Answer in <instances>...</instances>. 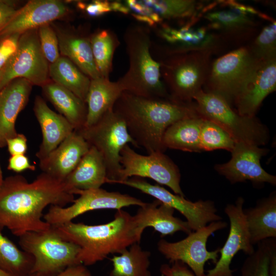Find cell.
Segmentation results:
<instances>
[{
    "mask_svg": "<svg viewBox=\"0 0 276 276\" xmlns=\"http://www.w3.org/2000/svg\"><path fill=\"white\" fill-rule=\"evenodd\" d=\"M203 118L195 116L179 120L169 127L163 136L167 149L187 152L201 151L200 134Z\"/></svg>",
    "mask_w": 276,
    "mask_h": 276,
    "instance_id": "obj_28",
    "label": "cell"
},
{
    "mask_svg": "<svg viewBox=\"0 0 276 276\" xmlns=\"http://www.w3.org/2000/svg\"><path fill=\"white\" fill-rule=\"evenodd\" d=\"M257 60L276 58V23L274 21L264 27L249 47Z\"/></svg>",
    "mask_w": 276,
    "mask_h": 276,
    "instance_id": "obj_37",
    "label": "cell"
},
{
    "mask_svg": "<svg viewBox=\"0 0 276 276\" xmlns=\"http://www.w3.org/2000/svg\"><path fill=\"white\" fill-rule=\"evenodd\" d=\"M92 53L101 77L109 79L112 71V60L120 42L115 33L110 29H99L90 36Z\"/></svg>",
    "mask_w": 276,
    "mask_h": 276,
    "instance_id": "obj_31",
    "label": "cell"
},
{
    "mask_svg": "<svg viewBox=\"0 0 276 276\" xmlns=\"http://www.w3.org/2000/svg\"><path fill=\"white\" fill-rule=\"evenodd\" d=\"M30 276H33V275H30Z\"/></svg>",
    "mask_w": 276,
    "mask_h": 276,
    "instance_id": "obj_52",
    "label": "cell"
},
{
    "mask_svg": "<svg viewBox=\"0 0 276 276\" xmlns=\"http://www.w3.org/2000/svg\"><path fill=\"white\" fill-rule=\"evenodd\" d=\"M2 70H0V79H1V77H2Z\"/></svg>",
    "mask_w": 276,
    "mask_h": 276,
    "instance_id": "obj_51",
    "label": "cell"
},
{
    "mask_svg": "<svg viewBox=\"0 0 276 276\" xmlns=\"http://www.w3.org/2000/svg\"><path fill=\"white\" fill-rule=\"evenodd\" d=\"M17 10L12 2L0 1V31L10 22Z\"/></svg>",
    "mask_w": 276,
    "mask_h": 276,
    "instance_id": "obj_43",
    "label": "cell"
},
{
    "mask_svg": "<svg viewBox=\"0 0 276 276\" xmlns=\"http://www.w3.org/2000/svg\"><path fill=\"white\" fill-rule=\"evenodd\" d=\"M77 132L102 156L107 170L106 183H112L118 179L122 169L120 152L122 148L129 144L138 148L124 121L113 109L106 112L93 125L84 127Z\"/></svg>",
    "mask_w": 276,
    "mask_h": 276,
    "instance_id": "obj_8",
    "label": "cell"
},
{
    "mask_svg": "<svg viewBox=\"0 0 276 276\" xmlns=\"http://www.w3.org/2000/svg\"><path fill=\"white\" fill-rule=\"evenodd\" d=\"M171 264H163L159 268L162 276H196L183 263L175 261Z\"/></svg>",
    "mask_w": 276,
    "mask_h": 276,
    "instance_id": "obj_40",
    "label": "cell"
},
{
    "mask_svg": "<svg viewBox=\"0 0 276 276\" xmlns=\"http://www.w3.org/2000/svg\"><path fill=\"white\" fill-rule=\"evenodd\" d=\"M113 110L124 121L138 148L150 154L164 152V134L171 125L187 118L198 116L194 105L168 98H146L123 91Z\"/></svg>",
    "mask_w": 276,
    "mask_h": 276,
    "instance_id": "obj_2",
    "label": "cell"
},
{
    "mask_svg": "<svg viewBox=\"0 0 276 276\" xmlns=\"http://www.w3.org/2000/svg\"><path fill=\"white\" fill-rule=\"evenodd\" d=\"M71 12L68 7L58 0H31L18 9L10 22L0 31V39L50 24Z\"/></svg>",
    "mask_w": 276,
    "mask_h": 276,
    "instance_id": "obj_18",
    "label": "cell"
},
{
    "mask_svg": "<svg viewBox=\"0 0 276 276\" xmlns=\"http://www.w3.org/2000/svg\"><path fill=\"white\" fill-rule=\"evenodd\" d=\"M107 180V170L103 157L94 147L90 146L63 182L74 195L78 190L100 188Z\"/></svg>",
    "mask_w": 276,
    "mask_h": 276,
    "instance_id": "obj_23",
    "label": "cell"
},
{
    "mask_svg": "<svg viewBox=\"0 0 276 276\" xmlns=\"http://www.w3.org/2000/svg\"><path fill=\"white\" fill-rule=\"evenodd\" d=\"M45 97L71 124L75 131L84 127L87 108L86 103L67 89L51 81L42 87Z\"/></svg>",
    "mask_w": 276,
    "mask_h": 276,
    "instance_id": "obj_26",
    "label": "cell"
},
{
    "mask_svg": "<svg viewBox=\"0 0 276 276\" xmlns=\"http://www.w3.org/2000/svg\"><path fill=\"white\" fill-rule=\"evenodd\" d=\"M60 56L72 61L90 79L101 77L93 57L90 36L75 31H56Z\"/></svg>",
    "mask_w": 276,
    "mask_h": 276,
    "instance_id": "obj_24",
    "label": "cell"
},
{
    "mask_svg": "<svg viewBox=\"0 0 276 276\" xmlns=\"http://www.w3.org/2000/svg\"><path fill=\"white\" fill-rule=\"evenodd\" d=\"M0 276H11V275L0 269Z\"/></svg>",
    "mask_w": 276,
    "mask_h": 276,
    "instance_id": "obj_50",
    "label": "cell"
},
{
    "mask_svg": "<svg viewBox=\"0 0 276 276\" xmlns=\"http://www.w3.org/2000/svg\"><path fill=\"white\" fill-rule=\"evenodd\" d=\"M6 146L11 155L25 154L27 151V137L22 133H17L7 140Z\"/></svg>",
    "mask_w": 276,
    "mask_h": 276,
    "instance_id": "obj_41",
    "label": "cell"
},
{
    "mask_svg": "<svg viewBox=\"0 0 276 276\" xmlns=\"http://www.w3.org/2000/svg\"><path fill=\"white\" fill-rule=\"evenodd\" d=\"M20 35L15 33L0 39V70L16 51Z\"/></svg>",
    "mask_w": 276,
    "mask_h": 276,
    "instance_id": "obj_39",
    "label": "cell"
},
{
    "mask_svg": "<svg viewBox=\"0 0 276 276\" xmlns=\"http://www.w3.org/2000/svg\"><path fill=\"white\" fill-rule=\"evenodd\" d=\"M227 223L221 221L212 222L192 231L185 239L170 242L164 239L157 243V249L170 263L180 261L185 264L196 276H205L204 266L209 260L215 264L219 259L220 248L209 251L206 243L214 232L226 228Z\"/></svg>",
    "mask_w": 276,
    "mask_h": 276,
    "instance_id": "obj_11",
    "label": "cell"
},
{
    "mask_svg": "<svg viewBox=\"0 0 276 276\" xmlns=\"http://www.w3.org/2000/svg\"><path fill=\"white\" fill-rule=\"evenodd\" d=\"M4 179L3 177V174H2V171L0 167V188L3 183Z\"/></svg>",
    "mask_w": 276,
    "mask_h": 276,
    "instance_id": "obj_49",
    "label": "cell"
},
{
    "mask_svg": "<svg viewBox=\"0 0 276 276\" xmlns=\"http://www.w3.org/2000/svg\"><path fill=\"white\" fill-rule=\"evenodd\" d=\"M257 249L247 255L240 270V276H269V262L271 252L276 247L275 238L258 243Z\"/></svg>",
    "mask_w": 276,
    "mask_h": 276,
    "instance_id": "obj_34",
    "label": "cell"
},
{
    "mask_svg": "<svg viewBox=\"0 0 276 276\" xmlns=\"http://www.w3.org/2000/svg\"><path fill=\"white\" fill-rule=\"evenodd\" d=\"M276 88V58L258 60L234 102L241 116L254 118L264 99Z\"/></svg>",
    "mask_w": 276,
    "mask_h": 276,
    "instance_id": "obj_17",
    "label": "cell"
},
{
    "mask_svg": "<svg viewBox=\"0 0 276 276\" xmlns=\"http://www.w3.org/2000/svg\"><path fill=\"white\" fill-rule=\"evenodd\" d=\"M8 169L16 172H20L29 169L34 171L36 167L30 163L25 154L11 155L9 159Z\"/></svg>",
    "mask_w": 276,
    "mask_h": 276,
    "instance_id": "obj_42",
    "label": "cell"
},
{
    "mask_svg": "<svg viewBox=\"0 0 276 276\" xmlns=\"http://www.w3.org/2000/svg\"><path fill=\"white\" fill-rule=\"evenodd\" d=\"M122 166L117 181L132 177L149 178L158 183L170 188L174 194L184 196L180 182L181 175L176 164L164 152L155 151L148 155H141L127 144L120 152Z\"/></svg>",
    "mask_w": 276,
    "mask_h": 276,
    "instance_id": "obj_10",
    "label": "cell"
},
{
    "mask_svg": "<svg viewBox=\"0 0 276 276\" xmlns=\"http://www.w3.org/2000/svg\"><path fill=\"white\" fill-rule=\"evenodd\" d=\"M235 141L225 130L213 122L203 118L200 134L201 151L224 149L231 152Z\"/></svg>",
    "mask_w": 276,
    "mask_h": 276,
    "instance_id": "obj_35",
    "label": "cell"
},
{
    "mask_svg": "<svg viewBox=\"0 0 276 276\" xmlns=\"http://www.w3.org/2000/svg\"><path fill=\"white\" fill-rule=\"evenodd\" d=\"M212 50L189 51L176 50L157 61L161 77L170 99L191 103L195 96L202 90L210 69Z\"/></svg>",
    "mask_w": 276,
    "mask_h": 276,
    "instance_id": "obj_5",
    "label": "cell"
},
{
    "mask_svg": "<svg viewBox=\"0 0 276 276\" xmlns=\"http://www.w3.org/2000/svg\"><path fill=\"white\" fill-rule=\"evenodd\" d=\"M247 11L254 12L253 9L238 6L235 9L209 12L204 17L212 22L213 27L227 33H236L254 26V22L247 14Z\"/></svg>",
    "mask_w": 276,
    "mask_h": 276,
    "instance_id": "obj_33",
    "label": "cell"
},
{
    "mask_svg": "<svg viewBox=\"0 0 276 276\" xmlns=\"http://www.w3.org/2000/svg\"><path fill=\"white\" fill-rule=\"evenodd\" d=\"M198 116L214 122L233 138L235 142H244L258 146L268 140L266 127L257 119L240 115L222 96L201 90L193 98Z\"/></svg>",
    "mask_w": 276,
    "mask_h": 276,
    "instance_id": "obj_6",
    "label": "cell"
},
{
    "mask_svg": "<svg viewBox=\"0 0 276 276\" xmlns=\"http://www.w3.org/2000/svg\"><path fill=\"white\" fill-rule=\"evenodd\" d=\"M90 145L74 131L47 157L39 160L42 172L63 181L87 153Z\"/></svg>",
    "mask_w": 276,
    "mask_h": 276,
    "instance_id": "obj_20",
    "label": "cell"
},
{
    "mask_svg": "<svg viewBox=\"0 0 276 276\" xmlns=\"http://www.w3.org/2000/svg\"><path fill=\"white\" fill-rule=\"evenodd\" d=\"M267 151L257 145L235 142L231 159L216 165L215 169L232 183L249 180L256 185L267 182L275 185L276 176L267 173L260 164V159Z\"/></svg>",
    "mask_w": 276,
    "mask_h": 276,
    "instance_id": "obj_16",
    "label": "cell"
},
{
    "mask_svg": "<svg viewBox=\"0 0 276 276\" xmlns=\"http://www.w3.org/2000/svg\"><path fill=\"white\" fill-rule=\"evenodd\" d=\"M33 110L42 133V142L36 153L40 160L47 157L74 129L62 115L52 110L40 96L35 97Z\"/></svg>",
    "mask_w": 276,
    "mask_h": 276,
    "instance_id": "obj_21",
    "label": "cell"
},
{
    "mask_svg": "<svg viewBox=\"0 0 276 276\" xmlns=\"http://www.w3.org/2000/svg\"><path fill=\"white\" fill-rule=\"evenodd\" d=\"M115 183L124 185L151 196L181 213L186 219L190 229L195 231L208 224L221 221L222 218L217 214V209L213 201L199 200L195 202L173 194L157 185H152L142 178L133 177Z\"/></svg>",
    "mask_w": 276,
    "mask_h": 276,
    "instance_id": "obj_14",
    "label": "cell"
},
{
    "mask_svg": "<svg viewBox=\"0 0 276 276\" xmlns=\"http://www.w3.org/2000/svg\"><path fill=\"white\" fill-rule=\"evenodd\" d=\"M141 1L157 13L162 19H176L190 17L195 13L197 9V3L192 0Z\"/></svg>",
    "mask_w": 276,
    "mask_h": 276,
    "instance_id": "obj_36",
    "label": "cell"
},
{
    "mask_svg": "<svg viewBox=\"0 0 276 276\" xmlns=\"http://www.w3.org/2000/svg\"><path fill=\"white\" fill-rule=\"evenodd\" d=\"M244 199L239 197L234 204H228L224 213L229 220V231L227 239L220 248V257L215 266L206 271L205 276H234L231 264L235 256L240 250L246 255L254 252L245 215Z\"/></svg>",
    "mask_w": 276,
    "mask_h": 276,
    "instance_id": "obj_15",
    "label": "cell"
},
{
    "mask_svg": "<svg viewBox=\"0 0 276 276\" xmlns=\"http://www.w3.org/2000/svg\"><path fill=\"white\" fill-rule=\"evenodd\" d=\"M33 257L19 249L0 232V269L11 276H30Z\"/></svg>",
    "mask_w": 276,
    "mask_h": 276,
    "instance_id": "obj_32",
    "label": "cell"
},
{
    "mask_svg": "<svg viewBox=\"0 0 276 276\" xmlns=\"http://www.w3.org/2000/svg\"><path fill=\"white\" fill-rule=\"evenodd\" d=\"M110 7L111 11H118L124 14H128L130 11L129 7L122 5V3L119 2L110 3Z\"/></svg>",
    "mask_w": 276,
    "mask_h": 276,
    "instance_id": "obj_47",
    "label": "cell"
},
{
    "mask_svg": "<svg viewBox=\"0 0 276 276\" xmlns=\"http://www.w3.org/2000/svg\"><path fill=\"white\" fill-rule=\"evenodd\" d=\"M51 276H92L87 266L80 264L68 267L61 272Z\"/></svg>",
    "mask_w": 276,
    "mask_h": 276,
    "instance_id": "obj_45",
    "label": "cell"
},
{
    "mask_svg": "<svg viewBox=\"0 0 276 276\" xmlns=\"http://www.w3.org/2000/svg\"><path fill=\"white\" fill-rule=\"evenodd\" d=\"M49 65L41 49L37 29L22 33L16 51L2 69L0 90L17 78L42 87L51 81Z\"/></svg>",
    "mask_w": 276,
    "mask_h": 276,
    "instance_id": "obj_9",
    "label": "cell"
},
{
    "mask_svg": "<svg viewBox=\"0 0 276 276\" xmlns=\"http://www.w3.org/2000/svg\"><path fill=\"white\" fill-rule=\"evenodd\" d=\"M174 209L155 199L139 206L134 216L140 228L144 231L152 227L162 236L171 235L177 232L189 234L192 231L187 221L174 216Z\"/></svg>",
    "mask_w": 276,
    "mask_h": 276,
    "instance_id": "obj_22",
    "label": "cell"
},
{
    "mask_svg": "<svg viewBox=\"0 0 276 276\" xmlns=\"http://www.w3.org/2000/svg\"><path fill=\"white\" fill-rule=\"evenodd\" d=\"M250 239L254 245L276 238V194L258 200L255 206L243 209Z\"/></svg>",
    "mask_w": 276,
    "mask_h": 276,
    "instance_id": "obj_25",
    "label": "cell"
},
{
    "mask_svg": "<svg viewBox=\"0 0 276 276\" xmlns=\"http://www.w3.org/2000/svg\"><path fill=\"white\" fill-rule=\"evenodd\" d=\"M74 200L63 181L45 173L31 182L21 175L9 176L0 188V232L7 228L19 237L46 230L51 225L42 219L45 208L64 207Z\"/></svg>",
    "mask_w": 276,
    "mask_h": 276,
    "instance_id": "obj_1",
    "label": "cell"
},
{
    "mask_svg": "<svg viewBox=\"0 0 276 276\" xmlns=\"http://www.w3.org/2000/svg\"><path fill=\"white\" fill-rule=\"evenodd\" d=\"M52 226L63 239L80 247L77 264L86 266L140 243L144 232L134 216L122 209L117 210L113 219L105 224L90 225L70 221Z\"/></svg>",
    "mask_w": 276,
    "mask_h": 276,
    "instance_id": "obj_3",
    "label": "cell"
},
{
    "mask_svg": "<svg viewBox=\"0 0 276 276\" xmlns=\"http://www.w3.org/2000/svg\"><path fill=\"white\" fill-rule=\"evenodd\" d=\"M123 39L129 67L117 81L123 91L146 98L170 99L162 80L159 63L151 54L150 29L131 25L126 28Z\"/></svg>",
    "mask_w": 276,
    "mask_h": 276,
    "instance_id": "obj_4",
    "label": "cell"
},
{
    "mask_svg": "<svg viewBox=\"0 0 276 276\" xmlns=\"http://www.w3.org/2000/svg\"><path fill=\"white\" fill-rule=\"evenodd\" d=\"M269 276H276V247L272 250L269 262Z\"/></svg>",
    "mask_w": 276,
    "mask_h": 276,
    "instance_id": "obj_46",
    "label": "cell"
},
{
    "mask_svg": "<svg viewBox=\"0 0 276 276\" xmlns=\"http://www.w3.org/2000/svg\"><path fill=\"white\" fill-rule=\"evenodd\" d=\"M80 196L67 207L51 205L43 215V220L51 226L59 225L89 211L101 209H122L130 205H143L145 202L135 197L118 192L97 188L78 190Z\"/></svg>",
    "mask_w": 276,
    "mask_h": 276,
    "instance_id": "obj_13",
    "label": "cell"
},
{
    "mask_svg": "<svg viewBox=\"0 0 276 276\" xmlns=\"http://www.w3.org/2000/svg\"><path fill=\"white\" fill-rule=\"evenodd\" d=\"M52 81L67 89L85 102L90 79L67 58L60 56L49 65Z\"/></svg>",
    "mask_w": 276,
    "mask_h": 276,
    "instance_id": "obj_29",
    "label": "cell"
},
{
    "mask_svg": "<svg viewBox=\"0 0 276 276\" xmlns=\"http://www.w3.org/2000/svg\"><path fill=\"white\" fill-rule=\"evenodd\" d=\"M85 11L89 16L96 17L111 11L110 3L106 1H93L85 6Z\"/></svg>",
    "mask_w": 276,
    "mask_h": 276,
    "instance_id": "obj_44",
    "label": "cell"
},
{
    "mask_svg": "<svg viewBox=\"0 0 276 276\" xmlns=\"http://www.w3.org/2000/svg\"><path fill=\"white\" fill-rule=\"evenodd\" d=\"M21 249L34 259L33 276L56 275L77 265L80 247L61 237L51 226L46 230L28 232L19 237Z\"/></svg>",
    "mask_w": 276,
    "mask_h": 276,
    "instance_id": "obj_7",
    "label": "cell"
},
{
    "mask_svg": "<svg viewBox=\"0 0 276 276\" xmlns=\"http://www.w3.org/2000/svg\"><path fill=\"white\" fill-rule=\"evenodd\" d=\"M123 92L119 84L109 79H91L85 103L87 114L84 127L96 123L114 105Z\"/></svg>",
    "mask_w": 276,
    "mask_h": 276,
    "instance_id": "obj_27",
    "label": "cell"
},
{
    "mask_svg": "<svg viewBox=\"0 0 276 276\" xmlns=\"http://www.w3.org/2000/svg\"><path fill=\"white\" fill-rule=\"evenodd\" d=\"M120 255L110 258L112 269L109 276H151L149 269L150 252L135 243Z\"/></svg>",
    "mask_w": 276,
    "mask_h": 276,
    "instance_id": "obj_30",
    "label": "cell"
},
{
    "mask_svg": "<svg viewBox=\"0 0 276 276\" xmlns=\"http://www.w3.org/2000/svg\"><path fill=\"white\" fill-rule=\"evenodd\" d=\"M37 31L43 54L50 64L55 62L60 56L55 30L48 24L40 26Z\"/></svg>",
    "mask_w": 276,
    "mask_h": 276,
    "instance_id": "obj_38",
    "label": "cell"
},
{
    "mask_svg": "<svg viewBox=\"0 0 276 276\" xmlns=\"http://www.w3.org/2000/svg\"><path fill=\"white\" fill-rule=\"evenodd\" d=\"M32 86L26 79L17 78L0 90V148L17 135L16 119L27 104Z\"/></svg>",
    "mask_w": 276,
    "mask_h": 276,
    "instance_id": "obj_19",
    "label": "cell"
},
{
    "mask_svg": "<svg viewBox=\"0 0 276 276\" xmlns=\"http://www.w3.org/2000/svg\"><path fill=\"white\" fill-rule=\"evenodd\" d=\"M131 15L137 21L146 23L149 27H154L155 26V23L149 16L137 13L131 14Z\"/></svg>",
    "mask_w": 276,
    "mask_h": 276,
    "instance_id": "obj_48",
    "label": "cell"
},
{
    "mask_svg": "<svg viewBox=\"0 0 276 276\" xmlns=\"http://www.w3.org/2000/svg\"><path fill=\"white\" fill-rule=\"evenodd\" d=\"M258 61L249 47L239 48L217 58L211 63L204 84L206 91L220 95L229 104L234 102Z\"/></svg>",
    "mask_w": 276,
    "mask_h": 276,
    "instance_id": "obj_12",
    "label": "cell"
}]
</instances>
